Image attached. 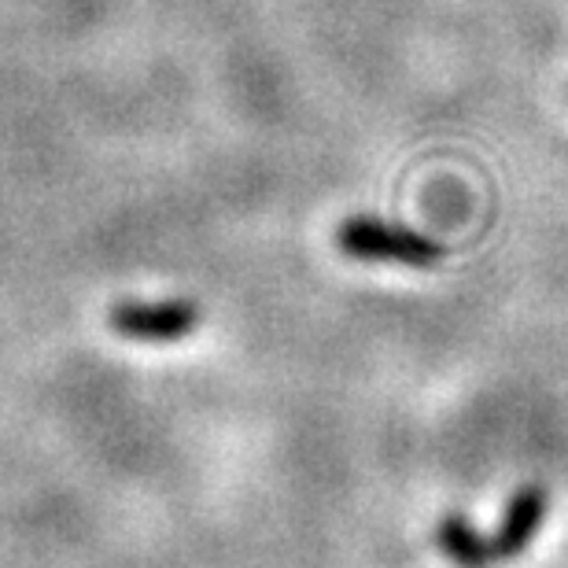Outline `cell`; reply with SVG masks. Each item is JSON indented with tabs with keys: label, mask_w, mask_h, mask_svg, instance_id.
<instances>
[{
	"label": "cell",
	"mask_w": 568,
	"mask_h": 568,
	"mask_svg": "<svg viewBox=\"0 0 568 568\" xmlns=\"http://www.w3.org/2000/svg\"><path fill=\"white\" fill-rule=\"evenodd\" d=\"M436 547L454 568H495L498 554L491 547V536H484L480 528H473L469 520L450 514L439 520L436 528Z\"/></svg>",
	"instance_id": "cell-4"
},
{
	"label": "cell",
	"mask_w": 568,
	"mask_h": 568,
	"mask_svg": "<svg viewBox=\"0 0 568 568\" xmlns=\"http://www.w3.org/2000/svg\"><path fill=\"white\" fill-rule=\"evenodd\" d=\"M336 247L347 258H355V263H399V266H414V270L436 266L439 258L447 255V247L439 241H432V236L406 230V225L366 219V214L347 219L339 225Z\"/></svg>",
	"instance_id": "cell-1"
},
{
	"label": "cell",
	"mask_w": 568,
	"mask_h": 568,
	"mask_svg": "<svg viewBox=\"0 0 568 568\" xmlns=\"http://www.w3.org/2000/svg\"><path fill=\"white\" fill-rule=\"evenodd\" d=\"M200 317V306L192 300H122L108 311V325L119 339H130V344H178V339L196 333Z\"/></svg>",
	"instance_id": "cell-2"
},
{
	"label": "cell",
	"mask_w": 568,
	"mask_h": 568,
	"mask_svg": "<svg viewBox=\"0 0 568 568\" xmlns=\"http://www.w3.org/2000/svg\"><path fill=\"white\" fill-rule=\"evenodd\" d=\"M550 514V491L542 484H525L517 487L514 498H509L506 514H503V525L491 536V547L498 554V561L506 558H520L531 539H536V531L542 528V520Z\"/></svg>",
	"instance_id": "cell-3"
}]
</instances>
